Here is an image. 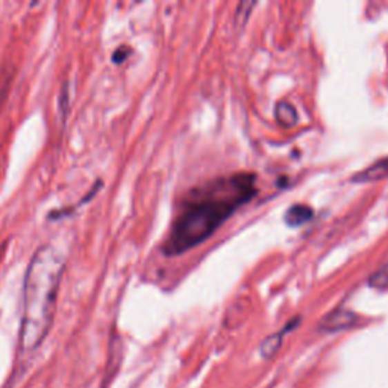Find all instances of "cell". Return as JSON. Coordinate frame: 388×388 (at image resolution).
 Returning <instances> with one entry per match:
<instances>
[{
  "label": "cell",
  "mask_w": 388,
  "mask_h": 388,
  "mask_svg": "<svg viewBox=\"0 0 388 388\" xmlns=\"http://www.w3.org/2000/svg\"><path fill=\"white\" fill-rule=\"evenodd\" d=\"M255 194V175L238 173L191 191L164 243L167 257L182 255L211 237Z\"/></svg>",
  "instance_id": "6da1fadb"
},
{
  "label": "cell",
  "mask_w": 388,
  "mask_h": 388,
  "mask_svg": "<svg viewBox=\"0 0 388 388\" xmlns=\"http://www.w3.org/2000/svg\"><path fill=\"white\" fill-rule=\"evenodd\" d=\"M64 270L66 255L52 244H43L29 262L23 289L20 326V346L25 352L35 351L48 337L57 311Z\"/></svg>",
  "instance_id": "7a4b0ae2"
},
{
  "label": "cell",
  "mask_w": 388,
  "mask_h": 388,
  "mask_svg": "<svg viewBox=\"0 0 388 388\" xmlns=\"http://www.w3.org/2000/svg\"><path fill=\"white\" fill-rule=\"evenodd\" d=\"M356 323H358V316L355 313L349 311V309H336L320 322V329L326 332H337L352 328Z\"/></svg>",
  "instance_id": "3957f363"
},
{
  "label": "cell",
  "mask_w": 388,
  "mask_h": 388,
  "mask_svg": "<svg viewBox=\"0 0 388 388\" xmlns=\"http://www.w3.org/2000/svg\"><path fill=\"white\" fill-rule=\"evenodd\" d=\"M388 180V158H382L374 164L361 170L360 173L352 176V182L355 184H367Z\"/></svg>",
  "instance_id": "277c9868"
},
{
  "label": "cell",
  "mask_w": 388,
  "mask_h": 388,
  "mask_svg": "<svg viewBox=\"0 0 388 388\" xmlns=\"http://www.w3.org/2000/svg\"><path fill=\"white\" fill-rule=\"evenodd\" d=\"M299 322H300L299 319H293L289 324H287V328H284L281 332H278V333H275V336H270L269 338L264 340V343L261 345V349H260L264 358H271V356H273L279 349H281L284 333L291 331L294 326L299 324Z\"/></svg>",
  "instance_id": "5b68a950"
},
{
  "label": "cell",
  "mask_w": 388,
  "mask_h": 388,
  "mask_svg": "<svg viewBox=\"0 0 388 388\" xmlns=\"http://www.w3.org/2000/svg\"><path fill=\"white\" fill-rule=\"evenodd\" d=\"M314 211L307 205H293L289 211L285 213V222L291 228L302 226L313 219Z\"/></svg>",
  "instance_id": "8992f818"
},
{
  "label": "cell",
  "mask_w": 388,
  "mask_h": 388,
  "mask_svg": "<svg viewBox=\"0 0 388 388\" xmlns=\"http://www.w3.org/2000/svg\"><path fill=\"white\" fill-rule=\"evenodd\" d=\"M275 115H276V120L285 128H291L298 123L296 108H294L290 102H287V100H281V102L276 104Z\"/></svg>",
  "instance_id": "52a82bcc"
},
{
  "label": "cell",
  "mask_w": 388,
  "mask_h": 388,
  "mask_svg": "<svg viewBox=\"0 0 388 388\" xmlns=\"http://www.w3.org/2000/svg\"><path fill=\"white\" fill-rule=\"evenodd\" d=\"M369 285L374 287V289H385V287H388V262L370 276Z\"/></svg>",
  "instance_id": "ba28073f"
},
{
  "label": "cell",
  "mask_w": 388,
  "mask_h": 388,
  "mask_svg": "<svg viewBox=\"0 0 388 388\" xmlns=\"http://www.w3.org/2000/svg\"><path fill=\"white\" fill-rule=\"evenodd\" d=\"M257 5V2H242L237 8V14H235V21L238 26H244V23L247 21L251 15L252 8Z\"/></svg>",
  "instance_id": "9c48e42d"
},
{
  "label": "cell",
  "mask_w": 388,
  "mask_h": 388,
  "mask_svg": "<svg viewBox=\"0 0 388 388\" xmlns=\"http://www.w3.org/2000/svg\"><path fill=\"white\" fill-rule=\"evenodd\" d=\"M130 55V50L128 48H119L113 53V61L115 64H122Z\"/></svg>",
  "instance_id": "30bf717a"
}]
</instances>
